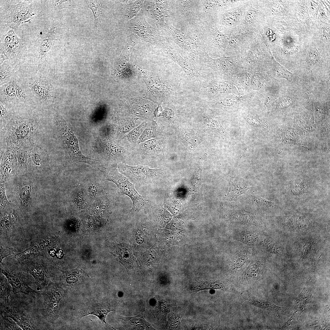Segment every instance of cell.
Returning a JSON list of instances; mask_svg holds the SVG:
<instances>
[{
	"instance_id": "obj_1",
	"label": "cell",
	"mask_w": 330,
	"mask_h": 330,
	"mask_svg": "<svg viewBox=\"0 0 330 330\" xmlns=\"http://www.w3.org/2000/svg\"><path fill=\"white\" fill-rule=\"evenodd\" d=\"M37 128L36 123L30 119H11L3 128V141L6 147L32 148L35 145L34 138Z\"/></svg>"
},
{
	"instance_id": "obj_2",
	"label": "cell",
	"mask_w": 330,
	"mask_h": 330,
	"mask_svg": "<svg viewBox=\"0 0 330 330\" xmlns=\"http://www.w3.org/2000/svg\"><path fill=\"white\" fill-rule=\"evenodd\" d=\"M164 29L171 39L183 50L188 61L195 67L200 64L201 57L205 50L200 34L198 35L185 29H178L167 24Z\"/></svg>"
},
{
	"instance_id": "obj_3",
	"label": "cell",
	"mask_w": 330,
	"mask_h": 330,
	"mask_svg": "<svg viewBox=\"0 0 330 330\" xmlns=\"http://www.w3.org/2000/svg\"><path fill=\"white\" fill-rule=\"evenodd\" d=\"M203 26L200 34L206 52L216 57L225 56L227 37L218 28L215 16H207Z\"/></svg>"
},
{
	"instance_id": "obj_4",
	"label": "cell",
	"mask_w": 330,
	"mask_h": 330,
	"mask_svg": "<svg viewBox=\"0 0 330 330\" xmlns=\"http://www.w3.org/2000/svg\"><path fill=\"white\" fill-rule=\"evenodd\" d=\"M34 4L33 1H28L7 5L1 9V20L10 28L16 29L39 15V11Z\"/></svg>"
},
{
	"instance_id": "obj_5",
	"label": "cell",
	"mask_w": 330,
	"mask_h": 330,
	"mask_svg": "<svg viewBox=\"0 0 330 330\" xmlns=\"http://www.w3.org/2000/svg\"><path fill=\"white\" fill-rule=\"evenodd\" d=\"M249 0H236L218 10L215 16L218 30L226 35L241 26Z\"/></svg>"
},
{
	"instance_id": "obj_6",
	"label": "cell",
	"mask_w": 330,
	"mask_h": 330,
	"mask_svg": "<svg viewBox=\"0 0 330 330\" xmlns=\"http://www.w3.org/2000/svg\"><path fill=\"white\" fill-rule=\"evenodd\" d=\"M56 123L64 146L67 161L84 162L90 164L97 162V160L88 158L82 155L79 148L76 138L62 117L58 114L56 116Z\"/></svg>"
},
{
	"instance_id": "obj_7",
	"label": "cell",
	"mask_w": 330,
	"mask_h": 330,
	"mask_svg": "<svg viewBox=\"0 0 330 330\" xmlns=\"http://www.w3.org/2000/svg\"><path fill=\"white\" fill-rule=\"evenodd\" d=\"M59 27L53 23L44 24L33 43L35 64L38 67L48 59L51 50L59 37Z\"/></svg>"
},
{
	"instance_id": "obj_8",
	"label": "cell",
	"mask_w": 330,
	"mask_h": 330,
	"mask_svg": "<svg viewBox=\"0 0 330 330\" xmlns=\"http://www.w3.org/2000/svg\"><path fill=\"white\" fill-rule=\"evenodd\" d=\"M18 178L12 185L9 193L12 196L11 201L20 210L27 212L31 210L35 202V186L32 180L23 178L18 175Z\"/></svg>"
},
{
	"instance_id": "obj_9",
	"label": "cell",
	"mask_w": 330,
	"mask_h": 330,
	"mask_svg": "<svg viewBox=\"0 0 330 330\" xmlns=\"http://www.w3.org/2000/svg\"><path fill=\"white\" fill-rule=\"evenodd\" d=\"M258 32L256 29L241 26L228 35V43L225 56L240 54Z\"/></svg>"
},
{
	"instance_id": "obj_10",
	"label": "cell",
	"mask_w": 330,
	"mask_h": 330,
	"mask_svg": "<svg viewBox=\"0 0 330 330\" xmlns=\"http://www.w3.org/2000/svg\"><path fill=\"white\" fill-rule=\"evenodd\" d=\"M138 69L143 74V79L147 84V97L151 96L152 99L160 103L162 101L178 91L179 85L168 83L159 77L150 76L142 70Z\"/></svg>"
},
{
	"instance_id": "obj_11",
	"label": "cell",
	"mask_w": 330,
	"mask_h": 330,
	"mask_svg": "<svg viewBox=\"0 0 330 330\" xmlns=\"http://www.w3.org/2000/svg\"><path fill=\"white\" fill-rule=\"evenodd\" d=\"M127 26L129 31L145 42L154 45L161 41L162 38L159 30L147 22L143 13L138 14L129 20Z\"/></svg>"
},
{
	"instance_id": "obj_12",
	"label": "cell",
	"mask_w": 330,
	"mask_h": 330,
	"mask_svg": "<svg viewBox=\"0 0 330 330\" xmlns=\"http://www.w3.org/2000/svg\"><path fill=\"white\" fill-rule=\"evenodd\" d=\"M30 91L19 81L13 77L0 85V102L18 103L29 99Z\"/></svg>"
},
{
	"instance_id": "obj_13",
	"label": "cell",
	"mask_w": 330,
	"mask_h": 330,
	"mask_svg": "<svg viewBox=\"0 0 330 330\" xmlns=\"http://www.w3.org/2000/svg\"><path fill=\"white\" fill-rule=\"evenodd\" d=\"M24 41L18 37L13 30H10L0 38V52L8 59L16 62L19 60L26 51Z\"/></svg>"
},
{
	"instance_id": "obj_14",
	"label": "cell",
	"mask_w": 330,
	"mask_h": 330,
	"mask_svg": "<svg viewBox=\"0 0 330 330\" xmlns=\"http://www.w3.org/2000/svg\"><path fill=\"white\" fill-rule=\"evenodd\" d=\"M107 176V180L115 183L123 194L131 199L132 209L139 210L146 204L145 199L138 193L134 184L126 176L115 172H109Z\"/></svg>"
},
{
	"instance_id": "obj_15",
	"label": "cell",
	"mask_w": 330,
	"mask_h": 330,
	"mask_svg": "<svg viewBox=\"0 0 330 330\" xmlns=\"http://www.w3.org/2000/svg\"><path fill=\"white\" fill-rule=\"evenodd\" d=\"M120 169L132 183L139 185L151 183L154 178L162 174L161 169H152L148 166H132L122 164Z\"/></svg>"
},
{
	"instance_id": "obj_16",
	"label": "cell",
	"mask_w": 330,
	"mask_h": 330,
	"mask_svg": "<svg viewBox=\"0 0 330 330\" xmlns=\"http://www.w3.org/2000/svg\"><path fill=\"white\" fill-rule=\"evenodd\" d=\"M160 42L164 53L182 68L191 81L195 82L201 80L203 76L190 61L183 58L170 42L163 38Z\"/></svg>"
},
{
	"instance_id": "obj_17",
	"label": "cell",
	"mask_w": 330,
	"mask_h": 330,
	"mask_svg": "<svg viewBox=\"0 0 330 330\" xmlns=\"http://www.w3.org/2000/svg\"><path fill=\"white\" fill-rule=\"evenodd\" d=\"M267 15L266 1L249 0L241 26L258 30V26Z\"/></svg>"
},
{
	"instance_id": "obj_18",
	"label": "cell",
	"mask_w": 330,
	"mask_h": 330,
	"mask_svg": "<svg viewBox=\"0 0 330 330\" xmlns=\"http://www.w3.org/2000/svg\"><path fill=\"white\" fill-rule=\"evenodd\" d=\"M42 292L43 296V314L47 317L52 318L55 315L59 304L63 296L61 288L51 283L45 287Z\"/></svg>"
},
{
	"instance_id": "obj_19",
	"label": "cell",
	"mask_w": 330,
	"mask_h": 330,
	"mask_svg": "<svg viewBox=\"0 0 330 330\" xmlns=\"http://www.w3.org/2000/svg\"><path fill=\"white\" fill-rule=\"evenodd\" d=\"M17 149L6 148L0 155V183L17 175Z\"/></svg>"
},
{
	"instance_id": "obj_20",
	"label": "cell",
	"mask_w": 330,
	"mask_h": 330,
	"mask_svg": "<svg viewBox=\"0 0 330 330\" xmlns=\"http://www.w3.org/2000/svg\"><path fill=\"white\" fill-rule=\"evenodd\" d=\"M48 156L41 147L34 145L30 150L28 163L29 174L41 173L47 166Z\"/></svg>"
},
{
	"instance_id": "obj_21",
	"label": "cell",
	"mask_w": 330,
	"mask_h": 330,
	"mask_svg": "<svg viewBox=\"0 0 330 330\" xmlns=\"http://www.w3.org/2000/svg\"><path fill=\"white\" fill-rule=\"evenodd\" d=\"M28 89L39 100L45 101L51 100L53 97V90L48 80L40 78H31L28 83Z\"/></svg>"
},
{
	"instance_id": "obj_22",
	"label": "cell",
	"mask_w": 330,
	"mask_h": 330,
	"mask_svg": "<svg viewBox=\"0 0 330 330\" xmlns=\"http://www.w3.org/2000/svg\"><path fill=\"white\" fill-rule=\"evenodd\" d=\"M113 245L111 249L112 252L125 268L130 270L139 269L138 262L133 255L131 248L129 245L123 244Z\"/></svg>"
},
{
	"instance_id": "obj_23",
	"label": "cell",
	"mask_w": 330,
	"mask_h": 330,
	"mask_svg": "<svg viewBox=\"0 0 330 330\" xmlns=\"http://www.w3.org/2000/svg\"><path fill=\"white\" fill-rule=\"evenodd\" d=\"M1 271L2 273L6 277L8 283L11 285L12 291L15 294L22 293L33 296L36 293H38L29 287L30 283L20 275L7 270H2Z\"/></svg>"
},
{
	"instance_id": "obj_24",
	"label": "cell",
	"mask_w": 330,
	"mask_h": 330,
	"mask_svg": "<svg viewBox=\"0 0 330 330\" xmlns=\"http://www.w3.org/2000/svg\"><path fill=\"white\" fill-rule=\"evenodd\" d=\"M178 16L183 20L188 22L193 20L197 15L196 5L199 1L177 0Z\"/></svg>"
},
{
	"instance_id": "obj_25",
	"label": "cell",
	"mask_w": 330,
	"mask_h": 330,
	"mask_svg": "<svg viewBox=\"0 0 330 330\" xmlns=\"http://www.w3.org/2000/svg\"><path fill=\"white\" fill-rule=\"evenodd\" d=\"M6 316L12 318L23 330H35L36 328L32 320L20 310L16 308H8Z\"/></svg>"
},
{
	"instance_id": "obj_26",
	"label": "cell",
	"mask_w": 330,
	"mask_h": 330,
	"mask_svg": "<svg viewBox=\"0 0 330 330\" xmlns=\"http://www.w3.org/2000/svg\"><path fill=\"white\" fill-rule=\"evenodd\" d=\"M19 208L16 206L9 212L2 214L3 216L1 217V233H9L17 224L19 217L17 210Z\"/></svg>"
},
{
	"instance_id": "obj_27",
	"label": "cell",
	"mask_w": 330,
	"mask_h": 330,
	"mask_svg": "<svg viewBox=\"0 0 330 330\" xmlns=\"http://www.w3.org/2000/svg\"><path fill=\"white\" fill-rule=\"evenodd\" d=\"M201 11L205 16L214 15L220 9L233 4L234 0L201 1Z\"/></svg>"
},
{
	"instance_id": "obj_28",
	"label": "cell",
	"mask_w": 330,
	"mask_h": 330,
	"mask_svg": "<svg viewBox=\"0 0 330 330\" xmlns=\"http://www.w3.org/2000/svg\"><path fill=\"white\" fill-rule=\"evenodd\" d=\"M230 219L233 222L246 223L256 226H262L261 219L255 215L250 212L237 211L230 215Z\"/></svg>"
},
{
	"instance_id": "obj_29",
	"label": "cell",
	"mask_w": 330,
	"mask_h": 330,
	"mask_svg": "<svg viewBox=\"0 0 330 330\" xmlns=\"http://www.w3.org/2000/svg\"><path fill=\"white\" fill-rule=\"evenodd\" d=\"M28 271L33 276L36 284L39 286L46 287L51 283L48 280L45 267L42 265L32 264L28 268Z\"/></svg>"
},
{
	"instance_id": "obj_30",
	"label": "cell",
	"mask_w": 330,
	"mask_h": 330,
	"mask_svg": "<svg viewBox=\"0 0 330 330\" xmlns=\"http://www.w3.org/2000/svg\"><path fill=\"white\" fill-rule=\"evenodd\" d=\"M31 148H20L17 149V175H22L29 174L28 159Z\"/></svg>"
},
{
	"instance_id": "obj_31",
	"label": "cell",
	"mask_w": 330,
	"mask_h": 330,
	"mask_svg": "<svg viewBox=\"0 0 330 330\" xmlns=\"http://www.w3.org/2000/svg\"><path fill=\"white\" fill-rule=\"evenodd\" d=\"M133 46L128 42L125 45L116 64V68L123 74H127L130 70V57Z\"/></svg>"
},
{
	"instance_id": "obj_32",
	"label": "cell",
	"mask_w": 330,
	"mask_h": 330,
	"mask_svg": "<svg viewBox=\"0 0 330 330\" xmlns=\"http://www.w3.org/2000/svg\"><path fill=\"white\" fill-rule=\"evenodd\" d=\"M275 69L279 75L288 81L292 82L295 84L299 85H303V83L302 79L296 75L292 73L285 68L279 64L277 62L272 56Z\"/></svg>"
},
{
	"instance_id": "obj_33",
	"label": "cell",
	"mask_w": 330,
	"mask_h": 330,
	"mask_svg": "<svg viewBox=\"0 0 330 330\" xmlns=\"http://www.w3.org/2000/svg\"><path fill=\"white\" fill-rule=\"evenodd\" d=\"M119 319L123 320L126 322L134 325L140 329H155L143 317L142 314H139L135 316L126 317L118 315Z\"/></svg>"
},
{
	"instance_id": "obj_34",
	"label": "cell",
	"mask_w": 330,
	"mask_h": 330,
	"mask_svg": "<svg viewBox=\"0 0 330 330\" xmlns=\"http://www.w3.org/2000/svg\"><path fill=\"white\" fill-rule=\"evenodd\" d=\"M147 7V11L157 26L158 29H163L166 23L164 15L155 5L153 1Z\"/></svg>"
},
{
	"instance_id": "obj_35",
	"label": "cell",
	"mask_w": 330,
	"mask_h": 330,
	"mask_svg": "<svg viewBox=\"0 0 330 330\" xmlns=\"http://www.w3.org/2000/svg\"><path fill=\"white\" fill-rule=\"evenodd\" d=\"M251 248H247L240 251L234 255L233 261V270L240 268L244 265L253 255Z\"/></svg>"
},
{
	"instance_id": "obj_36",
	"label": "cell",
	"mask_w": 330,
	"mask_h": 330,
	"mask_svg": "<svg viewBox=\"0 0 330 330\" xmlns=\"http://www.w3.org/2000/svg\"><path fill=\"white\" fill-rule=\"evenodd\" d=\"M234 237L237 240L250 245L257 244L260 240L259 236L257 233L249 231L238 232L235 234Z\"/></svg>"
},
{
	"instance_id": "obj_37",
	"label": "cell",
	"mask_w": 330,
	"mask_h": 330,
	"mask_svg": "<svg viewBox=\"0 0 330 330\" xmlns=\"http://www.w3.org/2000/svg\"><path fill=\"white\" fill-rule=\"evenodd\" d=\"M229 188L228 195L233 199L245 193L248 189L247 187L236 178L228 180Z\"/></svg>"
},
{
	"instance_id": "obj_38",
	"label": "cell",
	"mask_w": 330,
	"mask_h": 330,
	"mask_svg": "<svg viewBox=\"0 0 330 330\" xmlns=\"http://www.w3.org/2000/svg\"><path fill=\"white\" fill-rule=\"evenodd\" d=\"M114 311L107 308L99 306H94L86 309L82 314V316H86L89 315H93L97 317L101 321L105 324H107L114 329V328L107 324L105 321L106 317L108 314L110 312Z\"/></svg>"
},
{
	"instance_id": "obj_39",
	"label": "cell",
	"mask_w": 330,
	"mask_h": 330,
	"mask_svg": "<svg viewBox=\"0 0 330 330\" xmlns=\"http://www.w3.org/2000/svg\"><path fill=\"white\" fill-rule=\"evenodd\" d=\"M47 249H48V245L46 241L44 240H42L36 243L34 245H32L23 251L16 254L15 257L17 258H23L31 255L36 254Z\"/></svg>"
},
{
	"instance_id": "obj_40",
	"label": "cell",
	"mask_w": 330,
	"mask_h": 330,
	"mask_svg": "<svg viewBox=\"0 0 330 330\" xmlns=\"http://www.w3.org/2000/svg\"><path fill=\"white\" fill-rule=\"evenodd\" d=\"M0 205L1 213L7 212L16 206L9 200L6 196L5 183H0Z\"/></svg>"
},
{
	"instance_id": "obj_41",
	"label": "cell",
	"mask_w": 330,
	"mask_h": 330,
	"mask_svg": "<svg viewBox=\"0 0 330 330\" xmlns=\"http://www.w3.org/2000/svg\"><path fill=\"white\" fill-rule=\"evenodd\" d=\"M11 61L9 60L5 61L0 65V85L7 82L11 77V75L14 69V65L15 64L13 62H16L13 61L11 63Z\"/></svg>"
},
{
	"instance_id": "obj_42",
	"label": "cell",
	"mask_w": 330,
	"mask_h": 330,
	"mask_svg": "<svg viewBox=\"0 0 330 330\" xmlns=\"http://www.w3.org/2000/svg\"><path fill=\"white\" fill-rule=\"evenodd\" d=\"M87 7L92 11L94 16V24L96 27L100 23V17L101 13V1L87 0L86 1Z\"/></svg>"
},
{
	"instance_id": "obj_43",
	"label": "cell",
	"mask_w": 330,
	"mask_h": 330,
	"mask_svg": "<svg viewBox=\"0 0 330 330\" xmlns=\"http://www.w3.org/2000/svg\"><path fill=\"white\" fill-rule=\"evenodd\" d=\"M144 2V0H136L127 3L126 16L128 20H130L137 15V13L142 8Z\"/></svg>"
},
{
	"instance_id": "obj_44",
	"label": "cell",
	"mask_w": 330,
	"mask_h": 330,
	"mask_svg": "<svg viewBox=\"0 0 330 330\" xmlns=\"http://www.w3.org/2000/svg\"><path fill=\"white\" fill-rule=\"evenodd\" d=\"M0 129L4 128L10 120V115L8 109L6 106V105L0 102Z\"/></svg>"
},
{
	"instance_id": "obj_45",
	"label": "cell",
	"mask_w": 330,
	"mask_h": 330,
	"mask_svg": "<svg viewBox=\"0 0 330 330\" xmlns=\"http://www.w3.org/2000/svg\"><path fill=\"white\" fill-rule=\"evenodd\" d=\"M49 4L52 8L55 9L60 10L63 8H69L72 2L71 0H48L46 1Z\"/></svg>"
},
{
	"instance_id": "obj_46",
	"label": "cell",
	"mask_w": 330,
	"mask_h": 330,
	"mask_svg": "<svg viewBox=\"0 0 330 330\" xmlns=\"http://www.w3.org/2000/svg\"><path fill=\"white\" fill-rule=\"evenodd\" d=\"M155 6L158 8L164 15L165 17L169 16L170 11L169 1L154 0Z\"/></svg>"
},
{
	"instance_id": "obj_47",
	"label": "cell",
	"mask_w": 330,
	"mask_h": 330,
	"mask_svg": "<svg viewBox=\"0 0 330 330\" xmlns=\"http://www.w3.org/2000/svg\"><path fill=\"white\" fill-rule=\"evenodd\" d=\"M1 329L3 330H20L15 323L10 321L8 319L2 317L1 319Z\"/></svg>"
},
{
	"instance_id": "obj_48",
	"label": "cell",
	"mask_w": 330,
	"mask_h": 330,
	"mask_svg": "<svg viewBox=\"0 0 330 330\" xmlns=\"http://www.w3.org/2000/svg\"><path fill=\"white\" fill-rule=\"evenodd\" d=\"M7 282L2 280L1 278L0 280V298L4 299L7 302L9 294V289Z\"/></svg>"
},
{
	"instance_id": "obj_49",
	"label": "cell",
	"mask_w": 330,
	"mask_h": 330,
	"mask_svg": "<svg viewBox=\"0 0 330 330\" xmlns=\"http://www.w3.org/2000/svg\"><path fill=\"white\" fill-rule=\"evenodd\" d=\"M146 125V123L145 122H143L130 133L128 135V137L134 140L137 139L145 127Z\"/></svg>"
},
{
	"instance_id": "obj_50",
	"label": "cell",
	"mask_w": 330,
	"mask_h": 330,
	"mask_svg": "<svg viewBox=\"0 0 330 330\" xmlns=\"http://www.w3.org/2000/svg\"><path fill=\"white\" fill-rule=\"evenodd\" d=\"M302 311H298L297 310L293 314L291 317L283 325L282 327V328H284L289 327L290 325L295 323L297 320L298 318Z\"/></svg>"
},
{
	"instance_id": "obj_51",
	"label": "cell",
	"mask_w": 330,
	"mask_h": 330,
	"mask_svg": "<svg viewBox=\"0 0 330 330\" xmlns=\"http://www.w3.org/2000/svg\"><path fill=\"white\" fill-rule=\"evenodd\" d=\"M254 199L258 204L262 206L271 207L276 203L270 202L265 199L255 196H254Z\"/></svg>"
},
{
	"instance_id": "obj_52",
	"label": "cell",
	"mask_w": 330,
	"mask_h": 330,
	"mask_svg": "<svg viewBox=\"0 0 330 330\" xmlns=\"http://www.w3.org/2000/svg\"><path fill=\"white\" fill-rule=\"evenodd\" d=\"M14 253L10 249L3 248L0 246V263L5 258L13 254Z\"/></svg>"
},
{
	"instance_id": "obj_53",
	"label": "cell",
	"mask_w": 330,
	"mask_h": 330,
	"mask_svg": "<svg viewBox=\"0 0 330 330\" xmlns=\"http://www.w3.org/2000/svg\"><path fill=\"white\" fill-rule=\"evenodd\" d=\"M309 59L310 63L311 64H315L318 61V54L317 51L313 50H311L309 53Z\"/></svg>"
},
{
	"instance_id": "obj_54",
	"label": "cell",
	"mask_w": 330,
	"mask_h": 330,
	"mask_svg": "<svg viewBox=\"0 0 330 330\" xmlns=\"http://www.w3.org/2000/svg\"><path fill=\"white\" fill-rule=\"evenodd\" d=\"M151 136H152L151 132L149 129H147L144 131L142 135L140 138V139L141 141L145 140L150 138L151 137Z\"/></svg>"
},
{
	"instance_id": "obj_55",
	"label": "cell",
	"mask_w": 330,
	"mask_h": 330,
	"mask_svg": "<svg viewBox=\"0 0 330 330\" xmlns=\"http://www.w3.org/2000/svg\"><path fill=\"white\" fill-rule=\"evenodd\" d=\"M76 202L77 203V204H78V205H80V206H82L81 205L84 203V199L82 195L79 194L77 196Z\"/></svg>"
},
{
	"instance_id": "obj_56",
	"label": "cell",
	"mask_w": 330,
	"mask_h": 330,
	"mask_svg": "<svg viewBox=\"0 0 330 330\" xmlns=\"http://www.w3.org/2000/svg\"><path fill=\"white\" fill-rule=\"evenodd\" d=\"M89 193L91 196H94L97 192V189L94 185H91L89 188Z\"/></svg>"
},
{
	"instance_id": "obj_57",
	"label": "cell",
	"mask_w": 330,
	"mask_h": 330,
	"mask_svg": "<svg viewBox=\"0 0 330 330\" xmlns=\"http://www.w3.org/2000/svg\"><path fill=\"white\" fill-rule=\"evenodd\" d=\"M8 59L2 53L0 52V65H2L4 61Z\"/></svg>"
},
{
	"instance_id": "obj_58",
	"label": "cell",
	"mask_w": 330,
	"mask_h": 330,
	"mask_svg": "<svg viewBox=\"0 0 330 330\" xmlns=\"http://www.w3.org/2000/svg\"><path fill=\"white\" fill-rule=\"evenodd\" d=\"M203 59H204V58H203ZM202 63H203V62H202Z\"/></svg>"
},
{
	"instance_id": "obj_59",
	"label": "cell",
	"mask_w": 330,
	"mask_h": 330,
	"mask_svg": "<svg viewBox=\"0 0 330 330\" xmlns=\"http://www.w3.org/2000/svg\"><path fill=\"white\" fill-rule=\"evenodd\" d=\"M204 56H205V55H204ZM202 62H203V60H202ZM202 64H203V63H202Z\"/></svg>"
}]
</instances>
